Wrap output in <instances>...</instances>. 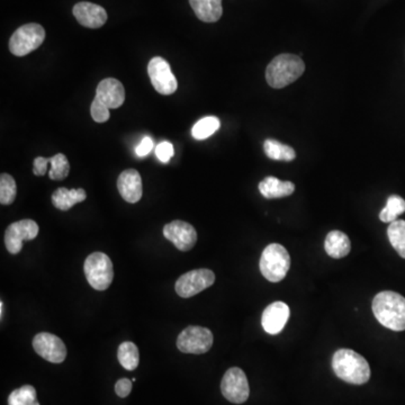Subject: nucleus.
Here are the masks:
<instances>
[{"mask_svg":"<svg viewBox=\"0 0 405 405\" xmlns=\"http://www.w3.org/2000/svg\"><path fill=\"white\" fill-rule=\"evenodd\" d=\"M17 188L16 182L8 173H1L0 176V202L3 205H10L16 198Z\"/></svg>","mask_w":405,"mask_h":405,"instance_id":"obj_28","label":"nucleus"},{"mask_svg":"<svg viewBox=\"0 0 405 405\" xmlns=\"http://www.w3.org/2000/svg\"><path fill=\"white\" fill-rule=\"evenodd\" d=\"M50 164V158L38 157L33 164V173L35 176H45L47 171V165Z\"/></svg>","mask_w":405,"mask_h":405,"instance_id":"obj_33","label":"nucleus"},{"mask_svg":"<svg viewBox=\"0 0 405 405\" xmlns=\"http://www.w3.org/2000/svg\"><path fill=\"white\" fill-rule=\"evenodd\" d=\"M118 358L120 364L127 370H134L140 363L138 347L131 341L122 342L118 347Z\"/></svg>","mask_w":405,"mask_h":405,"instance_id":"obj_23","label":"nucleus"},{"mask_svg":"<svg viewBox=\"0 0 405 405\" xmlns=\"http://www.w3.org/2000/svg\"><path fill=\"white\" fill-rule=\"evenodd\" d=\"M38 403V394L32 385H24L13 390L8 397V405H36Z\"/></svg>","mask_w":405,"mask_h":405,"instance_id":"obj_27","label":"nucleus"},{"mask_svg":"<svg viewBox=\"0 0 405 405\" xmlns=\"http://www.w3.org/2000/svg\"><path fill=\"white\" fill-rule=\"evenodd\" d=\"M84 270L89 285L96 291H106L112 284L114 278L113 262L105 253L89 255L84 264Z\"/></svg>","mask_w":405,"mask_h":405,"instance_id":"obj_5","label":"nucleus"},{"mask_svg":"<svg viewBox=\"0 0 405 405\" xmlns=\"http://www.w3.org/2000/svg\"><path fill=\"white\" fill-rule=\"evenodd\" d=\"M173 154H175V150H173V145L170 142H161V143L159 144L158 147L156 148L157 158H158L162 164H168V162L170 161V159L173 158Z\"/></svg>","mask_w":405,"mask_h":405,"instance_id":"obj_31","label":"nucleus"},{"mask_svg":"<svg viewBox=\"0 0 405 405\" xmlns=\"http://www.w3.org/2000/svg\"><path fill=\"white\" fill-rule=\"evenodd\" d=\"M213 333L204 326H191L182 331L177 339V347L184 354L202 355L213 346Z\"/></svg>","mask_w":405,"mask_h":405,"instance_id":"obj_7","label":"nucleus"},{"mask_svg":"<svg viewBox=\"0 0 405 405\" xmlns=\"http://www.w3.org/2000/svg\"><path fill=\"white\" fill-rule=\"evenodd\" d=\"M214 282L215 275L212 270L205 268L191 270L177 279L175 289L182 299H189L211 287Z\"/></svg>","mask_w":405,"mask_h":405,"instance_id":"obj_8","label":"nucleus"},{"mask_svg":"<svg viewBox=\"0 0 405 405\" xmlns=\"http://www.w3.org/2000/svg\"><path fill=\"white\" fill-rule=\"evenodd\" d=\"M305 71L300 56L284 53L273 58L266 69V80L271 88L282 89L296 81Z\"/></svg>","mask_w":405,"mask_h":405,"instance_id":"obj_3","label":"nucleus"},{"mask_svg":"<svg viewBox=\"0 0 405 405\" xmlns=\"http://www.w3.org/2000/svg\"><path fill=\"white\" fill-rule=\"evenodd\" d=\"M373 312L379 322L393 331L405 330V297L392 291L377 294L373 300Z\"/></svg>","mask_w":405,"mask_h":405,"instance_id":"obj_1","label":"nucleus"},{"mask_svg":"<svg viewBox=\"0 0 405 405\" xmlns=\"http://www.w3.org/2000/svg\"><path fill=\"white\" fill-rule=\"evenodd\" d=\"M74 16L79 24L88 29H100L107 21L105 9L88 1H81L74 5Z\"/></svg>","mask_w":405,"mask_h":405,"instance_id":"obj_16","label":"nucleus"},{"mask_svg":"<svg viewBox=\"0 0 405 405\" xmlns=\"http://www.w3.org/2000/svg\"><path fill=\"white\" fill-rule=\"evenodd\" d=\"M51 170L49 177L52 180H63L67 178L70 173V165L68 161L67 157L62 153H58L56 156L50 158Z\"/></svg>","mask_w":405,"mask_h":405,"instance_id":"obj_29","label":"nucleus"},{"mask_svg":"<svg viewBox=\"0 0 405 405\" xmlns=\"http://www.w3.org/2000/svg\"><path fill=\"white\" fill-rule=\"evenodd\" d=\"M324 249L332 258H344L346 255H349L351 244H350L348 235H344V232L331 231L329 235H326Z\"/></svg>","mask_w":405,"mask_h":405,"instance_id":"obj_21","label":"nucleus"},{"mask_svg":"<svg viewBox=\"0 0 405 405\" xmlns=\"http://www.w3.org/2000/svg\"><path fill=\"white\" fill-rule=\"evenodd\" d=\"M332 368L339 379L349 384H366L370 379L368 361L351 349L335 351L332 358Z\"/></svg>","mask_w":405,"mask_h":405,"instance_id":"obj_2","label":"nucleus"},{"mask_svg":"<svg viewBox=\"0 0 405 405\" xmlns=\"http://www.w3.org/2000/svg\"><path fill=\"white\" fill-rule=\"evenodd\" d=\"M152 149V138H151L150 136H145V138H143V140H142L141 143L138 144V147H136L135 152H136V156L143 158V157L148 156Z\"/></svg>","mask_w":405,"mask_h":405,"instance_id":"obj_34","label":"nucleus"},{"mask_svg":"<svg viewBox=\"0 0 405 405\" xmlns=\"http://www.w3.org/2000/svg\"><path fill=\"white\" fill-rule=\"evenodd\" d=\"M91 118L97 123H105L109 120V109H107L103 103H100L97 98L95 97L90 107Z\"/></svg>","mask_w":405,"mask_h":405,"instance_id":"obj_30","label":"nucleus"},{"mask_svg":"<svg viewBox=\"0 0 405 405\" xmlns=\"http://www.w3.org/2000/svg\"><path fill=\"white\" fill-rule=\"evenodd\" d=\"M221 390L228 401L242 404L249 397L250 388L247 376L238 367L230 368L221 382Z\"/></svg>","mask_w":405,"mask_h":405,"instance_id":"obj_9","label":"nucleus"},{"mask_svg":"<svg viewBox=\"0 0 405 405\" xmlns=\"http://www.w3.org/2000/svg\"><path fill=\"white\" fill-rule=\"evenodd\" d=\"M38 223L33 220H22L12 223L5 232V244L12 255H17L23 249L24 241H31L38 237Z\"/></svg>","mask_w":405,"mask_h":405,"instance_id":"obj_12","label":"nucleus"},{"mask_svg":"<svg viewBox=\"0 0 405 405\" xmlns=\"http://www.w3.org/2000/svg\"><path fill=\"white\" fill-rule=\"evenodd\" d=\"M148 74L157 93L161 95H173L178 88L176 77L173 76L170 65L161 56L151 59L148 65Z\"/></svg>","mask_w":405,"mask_h":405,"instance_id":"obj_10","label":"nucleus"},{"mask_svg":"<svg viewBox=\"0 0 405 405\" xmlns=\"http://www.w3.org/2000/svg\"><path fill=\"white\" fill-rule=\"evenodd\" d=\"M289 308L284 302H273L264 308L262 317V324L264 331L269 335H278L285 328L289 319Z\"/></svg>","mask_w":405,"mask_h":405,"instance_id":"obj_14","label":"nucleus"},{"mask_svg":"<svg viewBox=\"0 0 405 405\" xmlns=\"http://www.w3.org/2000/svg\"><path fill=\"white\" fill-rule=\"evenodd\" d=\"M36 405H40V403H38V404H36Z\"/></svg>","mask_w":405,"mask_h":405,"instance_id":"obj_36","label":"nucleus"},{"mask_svg":"<svg viewBox=\"0 0 405 405\" xmlns=\"http://www.w3.org/2000/svg\"><path fill=\"white\" fill-rule=\"evenodd\" d=\"M118 189L124 200L135 204L141 200L142 180L140 173L135 169H127L120 173L118 180Z\"/></svg>","mask_w":405,"mask_h":405,"instance_id":"obj_17","label":"nucleus"},{"mask_svg":"<svg viewBox=\"0 0 405 405\" xmlns=\"http://www.w3.org/2000/svg\"><path fill=\"white\" fill-rule=\"evenodd\" d=\"M131 390H132V381H129V379H120V381H118V383L115 384V392H116L118 397H122V399L129 397Z\"/></svg>","mask_w":405,"mask_h":405,"instance_id":"obj_32","label":"nucleus"},{"mask_svg":"<svg viewBox=\"0 0 405 405\" xmlns=\"http://www.w3.org/2000/svg\"><path fill=\"white\" fill-rule=\"evenodd\" d=\"M388 237L390 244L405 259V221L397 220L388 225Z\"/></svg>","mask_w":405,"mask_h":405,"instance_id":"obj_24","label":"nucleus"},{"mask_svg":"<svg viewBox=\"0 0 405 405\" xmlns=\"http://www.w3.org/2000/svg\"><path fill=\"white\" fill-rule=\"evenodd\" d=\"M96 98L107 109H118L125 100V89L118 79L106 78L97 86Z\"/></svg>","mask_w":405,"mask_h":405,"instance_id":"obj_15","label":"nucleus"},{"mask_svg":"<svg viewBox=\"0 0 405 405\" xmlns=\"http://www.w3.org/2000/svg\"><path fill=\"white\" fill-rule=\"evenodd\" d=\"M33 348L38 356L53 364H61L67 357V348L59 337L41 332L33 339Z\"/></svg>","mask_w":405,"mask_h":405,"instance_id":"obj_11","label":"nucleus"},{"mask_svg":"<svg viewBox=\"0 0 405 405\" xmlns=\"http://www.w3.org/2000/svg\"><path fill=\"white\" fill-rule=\"evenodd\" d=\"M3 303H0V317H3Z\"/></svg>","mask_w":405,"mask_h":405,"instance_id":"obj_35","label":"nucleus"},{"mask_svg":"<svg viewBox=\"0 0 405 405\" xmlns=\"http://www.w3.org/2000/svg\"><path fill=\"white\" fill-rule=\"evenodd\" d=\"M220 127L221 122L218 118L207 116V118H202L195 124L194 127L191 129V134L195 140L202 141V140H205L214 134L220 129Z\"/></svg>","mask_w":405,"mask_h":405,"instance_id":"obj_26","label":"nucleus"},{"mask_svg":"<svg viewBox=\"0 0 405 405\" xmlns=\"http://www.w3.org/2000/svg\"><path fill=\"white\" fill-rule=\"evenodd\" d=\"M259 191L267 200L283 198L293 194L295 191V185L292 182H282L276 177H266L259 184Z\"/></svg>","mask_w":405,"mask_h":405,"instance_id":"obj_18","label":"nucleus"},{"mask_svg":"<svg viewBox=\"0 0 405 405\" xmlns=\"http://www.w3.org/2000/svg\"><path fill=\"white\" fill-rule=\"evenodd\" d=\"M165 238L173 242V246L180 251H189L197 242V232L194 226L184 221H173L164 228Z\"/></svg>","mask_w":405,"mask_h":405,"instance_id":"obj_13","label":"nucleus"},{"mask_svg":"<svg viewBox=\"0 0 405 405\" xmlns=\"http://www.w3.org/2000/svg\"><path fill=\"white\" fill-rule=\"evenodd\" d=\"M264 153L268 158L276 161H293L296 158V152L293 148L280 143L273 138H268L264 143Z\"/></svg>","mask_w":405,"mask_h":405,"instance_id":"obj_22","label":"nucleus"},{"mask_svg":"<svg viewBox=\"0 0 405 405\" xmlns=\"http://www.w3.org/2000/svg\"><path fill=\"white\" fill-rule=\"evenodd\" d=\"M405 212V200L397 195L388 197V202L384 209L379 213V219L385 223H392L397 221L399 215Z\"/></svg>","mask_w":405,"mask_h":405,"instance_id":"obj_25","label":"nucleus"},{"mask_svg":"<svg viewBox=\"0 0 405 405\" xmlns=\"http://www.w3.org/2000/svg\"><path fill=\"white\" fill-rule=\"evenodd\" d=\"M262 276L271 283H278L285 278L291 268V255L282 244H271L264 248L260 258Z\"/></svg>","mask_w":405,"mask_h":405,"instance_id":"obj_4","label":"nucleus"},{"mask_svg":"<svg viewBox=\"0 0 405 405\" xmlns=\"http://www.w3.org/2000/svg\"><path fill=\"white\" fill-rule=\"evenodd\" d=\"M87 198V194L83 188L77 189H67V188H58L52 195V202L54 207L60 211H69L72 206L78 202H84Z\"/></svg>","mask_w":405,"mask_h":405,"instance_id":"obj_20","label":"nucleus"},{"mask_svg":"<svg viewBox=\"0 0 405 405\" xmlns=\"http://www.w3.org/2000/svg\"><path fill=\"white\" fill-rule=\"evenodd\" d=\"M45 40V30L40 24H25L9 40V50L16 56H27L38 50Z\"/></svg>","mask_w":405,"mask_h":405,"instance_id":"obj_6","label":"nucleus"},{"mask_svg":"<svg viewBox=\"0 0 405 405\" xmlns=\"http://www.w3.org/2000/svg\"><path fill=\"white\" fill-rule=\"evenodd\" d=\"M189 3L197 17L204 23H215L223 14L222 0H189Z\"/></svg>","mask_w":405,"mask_h":405,"instance_id":"obj_19","label":"nucleus"}]
</instances>
